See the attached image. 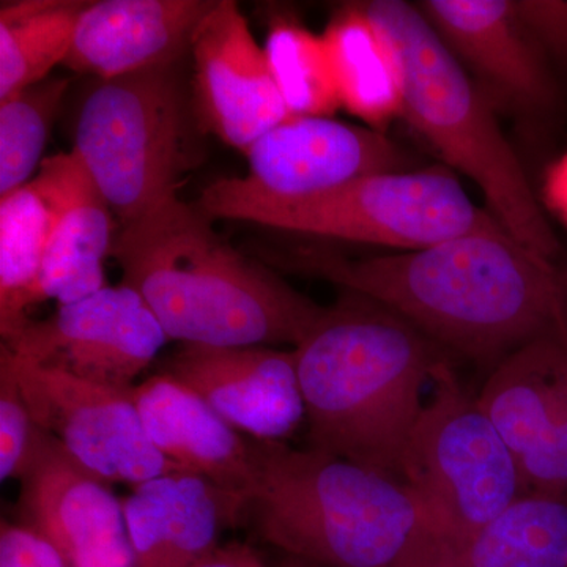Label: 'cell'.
<instances>
[{"label":"cell","instance_id":"cell-26","mask_svg":"<svg viewBox=\"0 0 567 567\" xmlns=\"http://www.w3.org/2000/svg\"><path fill=\"white\" fill-rule=\"evenodd\" d=\"M66 89L65 78H48L0 102V197L28 185L40 169Z\"/></svg>","mask_w":567,"mask_h":567},{"label":"cell","instance_id":"cell-7","mask_svg":"<svg viewBox=\"0 0 567 567\" xmlns=\"http://www.w3.org/2000/svg\"><path fill=\"white\" fill-rule=\"evenodd\" d=\"M181 63L100 81L82 103L73 152L121 227L173 196L204 159Z\"/></svg>","mask_w":567,"mask_h":567},{"label":"cell","instance_id":"cell-1","mask_svg":"<svg viewBox=\"0 0 567 567\" xmlns=\"http://www.w3.org/2000/svg\"><path fill=\"white\" fill-rule=\"evenodd\" d=\"M256 259L375 301L480 363L496 365L537 339L567 344L566 292L550 260L503 227L390 256L352 259L306 245L256 248Z\"/></svg>","mask_w":567,"mask_h":567},{"label":"cell","instance_id":"cell-33","mask_svg":"<svg viewBox=\"0 0 567 567\" xmlns=\"http://www.w3.org/2000/svg\"><path fill=\"white\" fill-rule=\"evenodd\" d=\"M270 567H316L308 565V563L298 561V559L284 557V555H279L275 561L270 563Z\"/></svg>","mask_w":567,"mask_h":567},{"label":"cell","instance_id":"cell-3","mask_svg":"<svg viewBox=\"0 0 567 567\" xmlns=\"http://www.w3.org/2000/svg\"><path fill=\"white\" fill-rule=\"evenodd\" d=\"M390 309L347 292L324 308L297 354L309 446L401 480L442 350Z\"/></svg>","mask_w":567,"mask_h":567},{"label":"cell","instance_id":"cell-18","mask_svg":"<svg viewBox=\"0 0 567 567\" xmlns=\"http://www.w3.org/2000/svg\"><path fill=\"white\" fill-rule=\"evenodd\" d=\"M133 398L148 439L167 461L248 506L257 483V440H245L200 395L163 372L134 386Z\"/></svg>","mask_w":567,"mask_h":567},{"label":"cell","instance_id":"cell-13","mask_svg":"<svg viewBox=\"0 0 567 567\" xmlns=\"http://www.w3.org/2000/svg\"><path fill=\"white\" fill-rule=\"evenodd\" d=\"M163 374L200 395L223 420L259 442H281L306 417L295 350L183 344Z\"/></svg>","mask_w":567,"mask_h":567},{"label":"cell","instance_id":"cell-11","mask_svg":"<svg viewBox=\"0 0 567 567\" xmlns=\"http://www.w3.org/2000/svg\"><path fill=\"white\" fill-rule=\"evenodd\" d=\"M193 103L205 134L241 153L292 117L265 48L234 0H218L192 43Z\"/></svg>","mask_w":567,"mask_h":567},{"label":"cell","instance_id":"cell-32","mask_svg":"<svg viewBox=\"0 0 567 567\" xmlns=\"http://www.w3.org/2000/svg\"><path fill=\"white\" fill-rule=\"evenodd\" d=\"M544 197L551 212L557 213L567 226V153L547 171Z\"/></svg>","mask_w":567,"mask_h":567},{"label":"cell","instance_id":"cell-24","mask_svg":"<svg viewBox=\"0 0 567 567\" xmlns=\"http://www.w3.org/2000/svg\"><path fill=\"white\" fill-rule=\"evenodd\" d=\"M50 205L32 183L0 197V334L9 342L43 301L41 270L50 240Z\"/></svg>","mask_w":567,"mask_h":567},{"label":"cell","instance_id":"cell-8","mask_svg":"<svg viewBox=\"0 0 567 567\" xmlns=\"http://www.w3.org/2000/svg\"><path fill=\"white\" fill-rule=\"evenodd\" d=\"M432 383L401 472L429 518L431 543L406 567L462 546L527 494L516 454L447 360L436 365Z\"/></svg>","mask_w":567,"mask_h":567},{"label":"cell","instance_id":"cell-17","mask_svg":"<svg viewBox=\"0 0 567 567\" xmlns=\"http://www.w3.org/2000/svg\"><path fill=\"white\" fill-rule=\"evenodd\" d=\"M29 183L51 210L41 298L69 305L99 292L106 287L103 262L114 244V213L92 175L71 151L43 159Z\"/></svg>","mask_w":567,"mask_h":567},{"label":"cell","instance_id":"cell-6","mask_svg":"<svg viewBox=\"0 0 567 567\" xmlns=\"http://www.w3.org/2000/svg\"><path fill=\"white\" fill-rule=\"evenodd\" d=\"M196 205L212 219L401 251L502 227L442 167L368 175L303 197L274 196L245 177L219 178L205 186Z\"/></svg>","mask_w":567,"mask_h":567},{"label":"cell","instance_id":"cell-5","mask_svg":"<svg viewBox=\"0 0 567 567\" xmlns=\"http://www.w3.org/2000/svg\"><path fill=\"white\" fill-rule=\"evenodd\" d=\"M385 33L402 73V115L443 159L476 183L492 216L518 244L550 260L559 245L494 112L420 7L360 3Z\"/></svg>","mask_w":567,"mask_h":567},{"label":"cell","instance_id":"cell-10","mask_svg":"<svg viewBox=\"0 0 567 567\" xmlns=\"http://www.w3.org/2000/svg\"><path fill=\"white\" fill-rule=\"evenodd\" d=\"M166 341L162 323L141 295L121 284L59 305L48 319L29 320L3 346L44 368L132 390Z\"/></svg>","mask_w":567,"mask_h":567},{"label":"cell","instance_id":"cell-28","mask_svg":"<svg viewBox=\"0 0 567 567\" xmlns=\"http://www.w3.org/2000/svg\"><path fill=\"white\" fill-rule=\"evenodd\" d=\"M518 465L525 491L567 495V406Z\"/></svg>","mask_w":567,"mask_h":567},{"label":"cell","instance_id":"cell-19","mask_svg":"<svg viewBox=\"0 0 567 567\" xmlns=\"http://www.w3.org/2000/svg\"><path fill=\"white\" fill-rule=\"evenodd\" d=\"M420 10L457 61L507 102L535 111L554 102L537 44L511 0H427Z\"/></svg>","mask_w":567,"mask_h":567},{"label":"cell","instance_id":"cell-15","mask_svg":"<svg viewBox=\"0 0 567 567\" xmlns=\"http://www.w3.org/2000/svg\"><path fill=\"white\" fill-rule=\"evenodd\" d=\"M218 0H102L82 13L63 65L100 81L183 61Z\"/></svg>","mask_w":567,"mask_h":567},{"label":"cell","instance_id":"cell-16","mask_svg":"<svg viewBox=\"0 0 567 567\" xmlns=\"http://www.w3.org/2000/svg\"><path fill=\"white\" fill-rule=\"evenodd\" d=\"M123 516L134 567H193L221 546L224 529L246 503L189 472L166 473L133 486Z\"/></svg>","mask_w":567,"mask_h":567},{"label":"cell","instance_id":"cell-30","mask_svg":"<svg viewBox=\"0 0 567 567\" xmlns=\"http://www.w3.org/2000/svg\"><path fill=\"white\" fill-rule=\"evenodd\" d=\"M0 567H69L28 525L2 522L0 528Z\"/></svg>","mask_w":567,"mask_h":567},{"label":"cell","instance_id":"cell-14","mask_svg":"<svg viewBox=\"0 0 567 567\" xmlns=\"http://www.w3.org/2000/svg\"><path fill=\"white\" fill-rule=\"evenodd\" d=\"M256 188L279 197L328 192L368 175L399 173L406 158L371 126L330 117H289L246 152Z\"/></svg>","mask_w":567,"mask_h":567},{"label":"cell","instance_id":"cell-4","mask_svg":"<svg viewBox=\"0 0 567 567\" xmlns=\"http://www.w3.org/2000/svg\"><path fill=\"white\" fill-rule=\"evenodd\" d=\"M246 513L265 544L316 567H406L431 543L405 483L311 446L257 440Z\"/></svg>","mask_w":567,"mask_h":567},{"label":"cell","instance_id":"cell-20","mask_svg":"<svg viewBox=\"0 0 567 567\" xmlns=\"http://www.w3.org/2000/svg\"><path fill=\"white\" fill-rule=\"evenodd\" d=\"M517 458L567 406V344L554 338L522 346L495 365L476 398Z\"/></svg>","mask_w":567,"mask_h":567},{"label":"cell","instance_id":"cell-31","mask_svg":"<svg viewBox=\"0 0 567 567\" xmlns=\"http://www.w3.org/2000/svg\"><path fill=\"white\" fill-rule=\"evenodd\" d=\"M193 567H270V563L249 544L234 540L221 544Z\"/></svg>","mask_w":567,"mask_h":567},{"label":"cell","instance_id":"cell-27","mask_svg":"<svg viewBox=\"0 0 567 567\" xmlns=\"http://www.w3.org/2000/svg\"><path fill=\"white\" fill-rule=\"evenodd\" d=\"M40 429L6 354L0 353V480L21 477Z\"/></svg>","mask_w":567,"mask_h":567},{"label":"cell","instance_id":"cell-22","mask_svg":"<svg viewBox=\"0 0 567 567\" xmlns=\"http://www.w3.org/2000/svg\"><path fill=\"white\" fill-rule=\"evenodd\" d=\"M412 567H567V495L527 492L462 546Z\"/></svg>","mask_w":567,"mask_h":567},{"label":"cell","instance_id":"cell-9","mask_svg":"<svg viewBox=\"0 0 567 567\" xmlns=\"http://www.w3.org/2000/svg\"><path fill=\"white\" fill-rule=\"evenodd\" d=\"M37 427L58 440L78 464L103 481L133 486L186 472L148 439L132 390L100 385L32 363L2 344Z\"/></svg>","mask_w":567,"mask_h":567},{"label":"cell","instance_id":"cell-25","mask_svg":"<svg viewBox=\"0 0 567 567\" xmlns=\"http://www.w3.org/2000/svg\"><path fill=\"white\" fill-rule=\"evenodd\" d=\"M264 48L292 117H330L341 107L322 35L282 20L271 25Z\"/></svg>","mask_w":567,"mask_h":567},{"label":"cell","instance_id":"cell-23","mask_svg":"<svg viewBox=\"0 0 567 567\" xmlns=\"http://www.w3.org/2000/svg\"><path fill=\"white\" fill-rule=\"evenodd\" d=\"M85 0H21L0 9V102L50 78L69 58Z\"/></svg>","mask_w":567,"mask_h":567},{"label":"cell","instance_id":"cell-12","mask_svg":"<svg viewBox=\"0 0 567 567\" xmlns=\"http://www.w3.org/2000/svg\"><path fill=\"white\" fill-rule=\"evenodd\" d=\"M40 429V427H39ZM28 527L39 533L69 567H134L123 505L41 431L21 477Z\"/></svg>","mask_w":567,"mask_h":567},{"label":"cell","instance_id":"cell-21","mask_svg":"<svg viewBox=\"0 0 567 567\" xmlns=\"http://www.w3.org/2000/svg\"><path fill=\"white\" fill-rule=\"evenodd\" d=\"M322 40L341 106L374 130L402 115L404 87L398 58L360 3L339 10Z\"/></svg>","mask_w":567,"mask_h":567},{"label":"cell","instance_id":"cell-29","mask_svg":"<svg viewBox=\"0 0 567 567\" xmlns=\"http://www.w3.org/2000/svg\"><path fill=\"white\" fill-rule=\"evenodd\" d=\"M513 6L537 47L567 61V0H513Z\"/></svg>","mask_w":567,"mask_h":567},{"label":"cell","instance_id":"cell-2","mask_svg":"<svg viewBox=\"0 0 567 567\" xmlns=\"http://www.w3.org/2000/svg\"><path fill=\"white\" fill-rule=\"evenodd\" d=\"M212 221L173 194L122 226L111 248L122 284L183 344L300 346L323 306L227 244Z\"/></svg>","mask_w":567,"mask_h":567}]
</instances>
